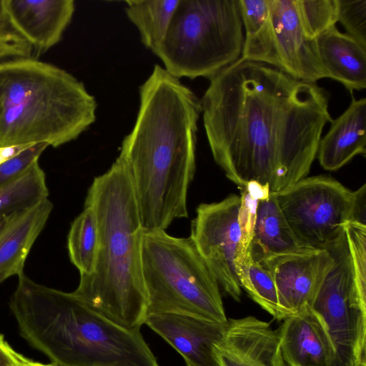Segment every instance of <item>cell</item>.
<instances>
[{
	"mask_svg": "<svg viewBox=\"0 0 366 366\" xmlns=\"http://www.w3.org/2000/svg\"><path fill=\"white\" fill-rule=\"evenodd\" d=\"M325 249L333 263L309 307L332 344V366H366V290L355 280L345 231Z\"/></svg>",
	"mask_w": 366,
	"mask_h": 366,
	"instance_id": "obj_8",
	"label": "cell"
},
{
	"mask_svg": "<svg viewBox=\"0 0 366 366\" xmlns=\"http://www.w3.org/2000/svg\"><path fill=\"white\" fill-rule=\"evenodd\" d=\"M330 123L320 139L317 155L322 167L335 171L366 153V99L352 96L347 109Z\"/></svg>",
	"mask_w": 366,
	"mask_h": 366,
	"instance_id": "obj_18",
	"label": "cell"
},
{
	"mask_svg": "<svg viewBox=\"0 0 366 366\" xmlns=\"http://www.w3.org/2000/svg\"><path fill=\"white\" fill-rule=\"evenodd\" d=\"M48 196L46 175L36 161L19 178L0 189V217L33 207Z\"/></svg>",
	"mask_w": 366,
	"mask_h": 366,
	"instance_id": "obj_24",
	"label": "cell"
},
{
	"mask_svg": "<svg viewBox=\"0 0 366 366\" xmlns=\"http://www.w3.org/2000/svg\"><path fill=\"white\" fill-rule=\"evenodd\" d=\"M227 321L218 322L187 315L162 313L147 315L144 324L176 350L187 366H219L214 347L222 338Z\"/></svg>",
	"mask_w": 366,
	"mask_h": 366,
	"instance_id": "obj_14",
	"label": "cell"
},
{
	"mask_svg": "<svg viewBox=\"0 0 366 366\" xmlns=\"http://www.w3.org/2000/svg\"><path fill=\"white\" fill-rule=\"evenodd\" d=\"M49 147L46 143L34 144L13 158L0 164V189L13 182L36 161Z\"/></svg>",
	"mask_w": 366,
	"mask_h": 366,
	"instance_id": "obj_28",
	"label": "cell"
},
{
	"mask_svg": "<svg viewBox=\"0 0 366 366\" xmlns=\"http://www.w3.org/2000/svg\"><path fill=\"white\" fill-rule=\"evenodd\" d=\"M46 198L29 208L2 216L0 222V284L24 269L26 259L52 211Z\"/></svg>",
	"mask_w": 366,
	"mask_h": 366,
	"instance_id": "obj_17",
	"label": "cell"
},
{
	"mask_svg": "<svg viewBox=\"0 0 366 366\" xmlns=\"http://www.w3.org/2000/svg\"><path fill=\"white\" fill-rule=\"evenodd\" d=\"M99 247V233L95 213L92 207L84 206L71 223L67 237L70 260L80 275H89L94 272Z\"/></svg>",
	"mask_w": 366,
	"mask_h": 366,
	"instance_id": "obj_22",
	"label": "cell"
},
{
	"mask_svg": "<svg viewBox=\"0 0 366 366\" xmlns=\"http://www.w3.org/2000/svg\"><path fill=\"white\" fill-rule=\"evenodd\" d=\"M126 14L144 45L154 54L163 41L179 0H128Z\"/></svg>",
	"mask_w": 366,
	"mask_h": 366,
	"instance_id": "obj_21",
	"label": "cell"
},
{
	"mask_svg": "<svg viewBox=\"0 0 366 366\" xmlns=\"http://www.w3.org/2000/svg\"><path fill=\"white\" fill-rule=\"evenodd\" d=\"M26 360L16 352L0 334V366H26Z\"/></svg>",
	"mask_w": 366,
	"mask_h": 366,
	"instance_id": "obj_31",
	"label": "cell"
},
{
	"mask_svg": "<svg viewBox=\"0 0 366 366\" xmlns=\"http://www.w3.org/2000/svg\"><path fill=\"white\" fill-rule=\"evenodd\" d=\"M297 238L312 249H325L357 222L356 191L325 176L303 178L272 193Z\"/></svg>",
	"mask_w": 366,
	"mask_h": 366,
	"instance_id": "obj_9",
	"label": "cell"
},
{
	"mask_svg": "<svg viewBox=\"0 0 366 366\" xmlns=\"http://www.w3.org/2000/svg\"><path fill=\"white\" fill-rule=\"evenodd\" d=\"M261 263L270 272L280 307L288 317L310 306L333 259L327 250L317 249L279 256Z\"/></svg>",
	"mask_w": 366,
	"mask_h": 366,
	"instance_id": "obj_12",
	"label": "cell"
},
{
	"mask_svg": "<svg viewBox=\"0 0 366 366\" xmlns=\"http://www.w3.org/2000/svg\"><path fill=\"white\" fill-rule=\"evenodd\" d=\"M31 45L11 26L0 24V63L8 60L32 57Z\"/></svg>",
	"mask_w": 366,
	"mask_h": 366,
	"instance_id": "obj_29",
	"label": "cell"
},
{
	"mask_svg": "<svg viewBox=\"0 0 366 366\" xmlns=\"http://www.w3.org/2000/svg\"><path fill=\"white\" fill-rule=\"evenodd\" d=\"M9 21L5 6V0H0V24Z\"/></svg>",
	"mask_w": 366,
	"mask_h": 366,
	"instance_id": "obj_33",
	"label": "cell"
},
{
	"mask_svg": "<svg viewBox=\"0 0 366 366\" xmlns=\"http://www.w3.org/2000/svg\"><path fill=\"white\" fill-rule=\"evenodd\" d=\"M238 0H179L154 53L174 77L209 79L242 56Z\"/></svg>",
	"mask_w": 366,
	"mask_h": 366,
	"instance_id": "obj_7",
	"label": "cell"
},
{
	"mask_svg": "<svg viewBox=\"0 0 366 366\" xmlns=\"http://www.w3.org/2000/svg\"><path fill=\"white\" fill-rule=\"evenodd\" d=\"M209 79L200 100L204 127L226 177L239 188L267 185L270 193L305 178L332 120L327 92L242 57Z\"/></svg>",
	"mask_w": 366,
	"mask_h": 366,
	"instance_id": "obj_1",
	"label": "cell"
},
{
	"mask_svg": "<svg viewBox=\"0 0 366 366\" xmlns=\"http://www.w3.org/2000/svg\"><path fill=\"white\" fill-rule=\"evenodd\" d=\"M31 145L21 144L0 147V164L16 156Z\"/></svg>",
	"mask_w": 366,
	"mask_h": 366,
	"instance_id": "obj_32",
	"label": "cell"
},
{
	"mask_svg": "<svg viewBox=\"0 0 366 366\" xmlns=\"http://www.w3.org/2000/svg\"><path fill=\"white\" fill-rule=\"evenodd\" d=\"M276 331L287 366H332L335 359L332 344L309 307L285 317Z\"/></svg>",
	"mask_w": 366,
	"mask_h": 366,
	"instance_id": "obj_16",
	"label": "cell"
},
{
	"mask_svg": "<svg viewBox=\"0 0 366 366\" xmlns=\"http://www.w3.org/2000/svg\"><path fill=\"white\" fill-rule=\"evenodd\" d=\"M337 21L366 47V0H337Z\"/></svg>",
	"mask_w": 366,
	"mask_h": 366,
	"instance_id": "obj_27",
	"label": "cell"
},
{
	"mask_svg": "<svg viewBox=\"0 0 366 366\" xmlns=\"http://www.w3.org/2000/svg\"><path fill=\"white\" fill-rule=\"evenodd\" d=\"M241 57L269 64L305 82L328 78L315 39L302 30L295 0H270L266 21L254 35L244 38Z\"/></svg>",
	"mask_w": 366,
	"mask_h": 366,
	"instance_id": "obj_10",
	"label": "cell"
},
{
	"mask_svg": "<svg viewBox=\"0 0 366 366\" xmlns=\"http://www.w3.org/2000/svg\"><path fill=\"white\" fill-rule=\"evenodd\" d=\"M11 26L40 54L58 44L75 10L73 0H5Z\"/></svg>",
	"mask_w": 366,
	"mask_h": 366,
	"instance_id": "obj_15",
	"label": "cell"
},
{
	"mask_svg": "<svg viewBox=\"0 0 366 366\" xmlns=\"http://www.w3.org/2000/svg\"><path fill=\"white\" fill-rule=\"evenodd\" d=\"M9 305L21 335L55 366H160L140 330L122 327L73 292L24 272Z\"/></svg>",
	"mask_w": 366,
	"mask_h": 366,
	"instance_id": "obj_3",
	"label": "cell"
},
{
	"mask_svg": "<svg viewBox=\"0 0 366 366\" xmlns=\"http://www.w3.org/2000/svg\"><path fill=\"white\" fill-rule=\"evenodd\" d=\"M318 54L328 78L352 94L366 87V47L333 26L315 38Z\"/></svg>",
	"mask_w": 366,
	"mask_h": 366,
	"instance_id": "obj_19",
	"label": "cell"
},
{
	"mask_svg": "<svg viewBox=\"0 0 366 366\" xmlns=\"http://www.w3.org/2000/svg\"><path fill=\"white\" fill-rule=\"evenodd\" d=\"M312 249L295 235L272 193L258 204L255 224L249 252L252 259L263 262L282 255L305 252Z\"/></svg>",
	"mask_w": 366,
	"mask_h": 366,
	"instance_id": "obj_20",
	"label": "cell"
},
{
	"mask_svg": "<svg viewBox=\"0 0 366 366\" xmlns=\"http://www.w3.org/2000/svg\"><path fill=\"white\" fill-rule=\"evenodd\" d=\"M97 102L66 70L33 57L0 63V147H58L96 119Z\"/></svg>",
	"mask_w": 366,
	"mask_h": 366,
	"instance_id": "obj_5",
	"label": "cell"
},
{
	"mask_svg": "<svg viewBox=\"0 0 366 366\" xmlns=\"http://www.w3.org/2000/svg\"><path fill=\"white\" fill-rule=\"evenodd\" d=\"M239 223L241 238L234 260L235 266L246 257L252 239L257 209L259 200L270 193L267 185L250 182L241 187Z\"/></svg>",
	"mask_w": 366,
	"mask_h": 366,
	"instance_id": "obj_25",
	"label": "cell"
},
{
	"mask_svg": "<svg viewBox=\"0 0 366 366\" xmlns=\"http://www.w3.org/2000/svg\"><path fill=\"white\" fill-rule=\"evenodd\" d=\"M142 267L147 315L175 313L227 321L218 282L190 237L144 232Z\"/></svg>",
	"mask_w": 366,
	"mask_h": 366,
	"instance_id": "obj_6",
	"label": "cell"
},
{
	"mask_svg": "<svg viewBox=\"0 0 366 366\" xmlns=\"http://www.w3.org/2000/svg\"><path fill=\"white\" fill-rule=\"evenodd\" d=\"M235 267L241 288L256 303L277 320L287 317L280 307L273 277L263 264L254 261L248 250L243 261Z\"/></svg>",
	"mask_w": 366,
	"mask_h": 366,
	"instance_id": "obj_23",
	"label": "cell"
},
{
	"mask_svg": "<svg viewBox=\"0 0 366 366\" xmlns=\"http://www.w3.org/2000/svg\"><path fill=\"white\" fill-rule=\"evenodd\" d=\"M295 4L302 30L311 39L337 22V0H295Z\"/></svg>",
	"mask_w": 366,
	"mask_h": 366,
	"instance_id": "obj_26",
	"label": "cell"
},
{
	"mask_svg": "<svg viewBox=\"0 0 366 366\" xmlns=\"http://www.w3.org/2000/svg\"><path fill=\"white\" fill-rule=\"evenodd\" d=\"M214 354L219 366H287L277 331L252 316L228 319Z\"/></svg>",
	"mask_w": 366,
	"mask_h": 366,
	"instance_id": "obj_13",
	"label": "cell"
},
{
	"mask_svg": "<svg viewBox=\"0 0 366 366\" xmlns=\"http://www.w3.org/2000/svg\"><path fill=\"white\" fill-rule=\"evenodd\" d=\"M139 97L136 122L119 157L129 173L143 231L165 230L188 217L201 102L159 64L141 85Z\"/></svg>",
	"mask_w": 366,
	"mask_h": 366,
	"instance_id": "obj_2",
	"label": "cell"
},
{
	"mask_svg": "<svg viewBox=\"0 0 366 366\" xmlns=\"http://www.w3.org/2000/svg\"><path fill=\"white\" fill-rule=\"evenodd\" d=\"M84 206L95 213L99 247L94 272L80 275L73 293L117 325L140 330L148 305L142 267L144 231L129 173L119 157L94 179Z\"/></svg>",
	"mask_w": 366,
	"mask_h": 366,
	"instance_id": "obj_4",
	"label": "cell"
},
{
	"mask_svg": "<svg viewBox=\"0 0 366 366\" xmlns=\"http://www.w3.org/2000/svg\"><path fill=\"white\" fill-rule=\"evenodd\" d=\"M240 202V196L232 194L217 202L199 204L189 236L219 287L237 302L242 294L234 263L241 238Z\"/></svg>",
	"mask_w": 366,
	"mask_h": 366,
	"instance_id": "obj_11",
	"label": "cell"
},
{
	"mask_svg": "<svg viewBox=\"0 0 366 366\" xmlns=\"http://www.w3.org/2000/svg\"><path fill=\"white\" fill-rule=\"evenodd\" d=\"M245 37L254 35L266 21L270 0H238Z\"/></svg>",
	"mask_w": 366,
	"mask_h": 366,
	"instance_id": "obj_30",
	"label": "cell"
},
{
	"mask_svg": "<svg viewBox=\"0 0 366 366\" xmlns=\"http://www.w3.org/2000/svg\"><path fill=\"white\" fill-rule=\"evenodd\" d=\"M26 366H55L52 364H43L37 362H34L30 360H26Z\"/></svg>",
	"mask_w": 366,
	"mask_h": 366,
	"instance_id": "obj_34",
	"label": "cell"
}]
</instances>
